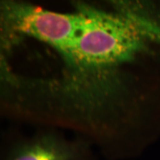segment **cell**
I'll list each match as a JSON object with an SVG mask.
<instances>
[{"label": "cell", "mask_w": 160, "mask_h": 160, "mask_svg": "<svg viewBox=\"0 0 160 160\" xmlns=\"http://www.w3.org/2000/svg\"><path fill=\"white\" fill-rule=\"evenodd\" d=\"M73 38L53 73L13 83L19 116L80 130L109 157L138 153L160 132V2L77 5Z\"/></svg>", "instance_id": "1"}, {"label": "cell", "mask_w": 160, "mask_h": 160, "mask_svg": "<svg viewBox=\"0 0 160 160\" xmlns=\"http://www.w3.org/2000/svg\"><path fill=\"white\" fill-rule=\"evenodd\" d=\"M4 160H92L88 144L46 132L17 143Z\"/></svg>", "instance_id": "2"}]
</instances>
